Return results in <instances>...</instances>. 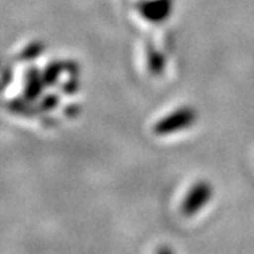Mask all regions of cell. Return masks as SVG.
Here are the masks:
<instances>
[{
  "label": "cell",
  "mask_w": 254,
  "mask_h": 254,
  "mask_svg": "<svg viewBox=\"0 0 254 254\" xmlns=\"http://www.w3.org/2000/svg\"><path fill=\"white\" fill-rule=\"evenodd\" d=\"M193 122H195V112L190 108H182L165 116L163 120H160L154 126V133L160 136L171 134L190 126Z\"/></svg>",
  "instance_id": "cell-1"
},
{
  "label": "cell",
  "mask_w": 254,
  "mask_h": 254,
  "mask_svg": "<svg viewBox=\"0 0 254 254\" xmlns=\"http://www.w3.org/2000/svg\"><path fill=\"white\" fill-rule=\"evenodd\" d=\"M212 196V188L210 184L206 181L196 182L190 192L187 193L184 203H182V212L185 216L196 215L200 209L203 208Z\"/></svg>",
  "instance_id": "cell-2"
},
{
  "label": "cell",
  "mask_w": 254,
  "mask_h": 254,
  "mask_svg": "<svg viewBox=\"0 0 254 254\" xmlns=\"http://www.w3.org/2000/svg\"><path fill=\"white\" fill-rule=\"evenodd\" d=\"M140 11L151 21H163L171 11V4L167 0H147L140 3Z\"/></svg>",
  "instance_id": "cell-3"
},
{
  "label": "cell",
  "mask_w": 254,
  "mask_h": 254,
  "mask_svg": "<svg viewBox=\"0 0 254 254\" xmlns=\"http://www.w3.org/2000/svg\"><path fill=\"white\" fill-rule=\"evenodd\" d=\"M43 78L40 76V73L37 71L36 68L33 69H28L27 75H26V99L33 100L36 99L37 96L41 93V89H43Z\"/></svg>",
  "instance_id": "cell-4"
},
{
  "label": "cell",
  "mask_w": 254,
  "mask_h": 254,
  "mask_svg": "<svg viewBox=\"0 0 254 254\" xmlns=\"http://www.w3.org/2000/svg\"><path fill=\"white\" fill-rule=\"evenodd\" d=\"M63 72V65L60 63H53L50 64L48 66H47V69L43 73V81L46 85L48 86H51V85H54L55 81L60 78V75Z\"/></svg>",
  "instance_id": "cell-5"
},
{
  "label": "cell",
  "mask_w": 254,
  "mask_h": 254,
  "mask_svg": "<svg viewBox=\"0 0 254 254\" xmlns=\"http://www.w3.org/2000/svg\"><path fill=\"white\" fill-rule=\"evenodd\" d=\"M164 68V60L163 57L160 54H151V58H150V69L154 72V75H157V72L160 73L163 71Z\"/></svg>",
  "instance_id": "cell-6"
},
{
  "label": "cell",
  "mask_w": 254,
  "mask_h": 254,
  "mask_svg": "<svg viewBox=\"0 0 254 254\" xmlns=\"http://www.w3.org/2000/svg\"><path fill=\"white\" fill-rule=\"evenodd\" d=\"M63 91L65 93H73V92L78 91V82L75 79H71V81H66L63 85Z\"/></svg>",
  "instance_id": "cell-7"
},
{
  "label": "cell",
  "mask_w": 254,
  "mask_h": 254,
  "mask_svg": "<svg viewBox=\"0 0 254 254\" xmlns=\"http://www.w3.org/2000/svg\"><path fill=\"white\" fill-rule=\"evenodd\" d=\"M27 51H28V54L24 55V57H26V58H28V60H31V58H36V57H38V55L41 54V50H40L38 44H31V46L27 48Z\"/></svg>",
  "instance_id": "cell-8"
},
{
  "label": "cell",
  "mask_w": 254,
  "mask_h": 254,
  "mask_svg": "<svg viewBox=\"0 0 254 254\" xmlns=\"http://www.w3.org/2000/svg\"><path fill=\"white\" fill-rule=\"evenodd\" d=\"M57 103H58V99H57L55 96H48L47 99L43 100L41 106H43V109L50 110V109H53V108H54Z\"/></svg>",
  "instance_id": "cell-9"
}]
</instances>
